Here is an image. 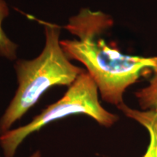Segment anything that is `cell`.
<instances>
[{"mask_svg":"<svg viewBox=\"0 0 157 157\" xmlns=\"http://www.w3.org/2000/svg\"><path fill=\"white\" fill-rule=\"evenodd\" d=\"M113 19L102 12L80 10L65 29L76 36L60 40L68 58L80 62L97 85L102 99L118 107L124 103L126 90L141 77L157 74V56L124 54L115 44L99 36L113 25Z\"/></svg>","mask_w":157,"mask_h":157,"instance_id":"6da1fadb","label":"cell"},{"mask_svg":"<svg viewBox=\"0 0 157 157\" xmlns=\"http://www.w3.org/2000/svg\"><path fill=\"white\" fill-rule=\"evenodd\" d=\"M39 23L44 29V47L36 58L15 61L17 88L0 117V135L11 129L48 90L56 86L68 87L85 71L72 63L63 50L60 26L47 21Z\"/></svg>","mask_w":157,"mask_h":157,"instance_id":"7a4b0ae2","label":"cell"},{"mask_svg":"<svg viewBox=\"0 0 157 157\" xmlns=\"http://www.w3.org/2000/svg\"><path fill=\"white\" fill-rule=\"evenodd\" d=\"M95 82L87 71L78 76L58 101L48 105L23 126L0 135V147L4 157H15L18 147L29 135L53 121L74 115H86L105 127H111L119 117L102 106Z\"/></svg>","mask_w":157,"mask_h":157,"instance_id":"3957f363","label":"cell"},{"mask_svg":"<svg viewBox=\"0 0 157 157\" xmlns=\"http://www.w3.org/2000/svg\"><path fill=\"white\" fill-rule=\"evenodd\" d=\"M126 117L134 119L148 130L150 136L148 148L143 157H157V112L139 111L127 106L124 103L117 107Z\"/></svg>","mask_w":157,"mask_h":157,"instance_id":"277c9868","label":"cell"},{"mask_svg":"<svg viewBox=\"0 0 157 157\" xmlns=\"http://www.w3.org/2000/svg\"><path fill=\"white\" fill-rule=\"evenodd\" d=\"M10 15V7L5 0H0V57L15 61L17 59L18 45L6 34L3 29L4 21Z\"/></svg>","mask_w":157,"mask_h":157,"instance_id":"5b68a950","label":"cell"},{"mask_svg":"<svg viewBox=\"0 0 157 157\" xmlns=\"http://www.w3.org/2000/svg\"><path fill=\"white\" fill-rule=\"evenodd\" d=\"M135 95L143 111L157 112V74L149 79L146 87L137 90Z\"/></svg>","mask_w":157,"mask_h":157,"instance_id":"8992f818","label":"cell"},{"mask_svg":"<svg viewBox=\"0 0 157 157\" xmlns=\"http://www.w3.org/2000/svg\"><path fill=\"white\" fill-rule=\"evenodd\" d=\"M29 157H42V154H41L40 151H36Z\"/></svg>","mask_w":157,"mask_h":157,"instance_id":"52a82bcc","label":"cell"}]
</instances>
